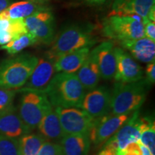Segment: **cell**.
Listing matches in <instances>:
<instances>
[{
    "label": "cell",
    "instance_id": "44dd1931",
    "mask_svg": "<svg viewBox=\"0 0 155 155\" xmlns=\"http://www.w3.org/2000/svg\"><path fill=\"white\" fill-rule=\"evenodd\" d=\"M77 76L85 90H92L98 86L101 75L98 63L93 51L90 53L80 69L78 71Z\"/></svg>",
    "mask_w": 155,
    "mask_h": 155
},
{
    "label": "cell",
    "instance_id": "f1b7e54d",
    "mask_svg": "<svg viewBox=\"0 0 155 155\" xmlns=\"http://www.w3.org/2000/svg\"><path fill=\"white\" fill-rule=\"evenodd\" d=\"M38 155H63L59 143L45 141L42 145Z\"/></svg>",
    "mask_w": 155,
    "mask_h": 155
},
{
    "label": "cell",
    "instance_id": "d6986e66",
    "mask_svg": "<svg viewBox=\"0 0 155 155\" xmlns=\"http://www.w3.org/2000/svg\"><path fill=\"white\" fill-rule=\"evenodd\" d=\"M90 48H83L60 56L55 61V72L75 73L86 60Z\"/></svg>",
    "mask_w": 155,
    "mask_h": 155
},
{
    "label": "cell",
    "instance_id": "d6a6232c",
    "mask_svg": "<svg viewBox=\"0 0 155 155\" xmlns=\"http://www.w3.org/2000/svg\"><path fill=\"white\" fill-rule=\"evenodd\" d=\"M11 0H0V13L10 5Z\"/></svg>",
    "mask_w": 155,
    "mask_h": 155
},
{
    "label": "cell",
    "instance_id": "83f0119b",
    "mask_svg": "<svg viewBox=\"0 0 155 155\" xmlns=\"http://www.w3.org/2000/svg\"><path fill=\"white\" fill-rule=\"evenodd\" d=\"M8 32L12 37V39L20 35L28 32L25 26L24 19H9Z\"/></svg>",
    "mask_w": 155,
    "mask_h": 155
},
{
    "label": "cell",
    "instance_id": "1f68e13d",
    "mask_svg": "<svg viewBox=\"0 0 155 155\" xmlns=\"http://www.w3.org/2000/svg\"><path fill=\"white\" fill-rule=\"evenodd\" d=\"M146 78L144 80L149 86H152L155 82V61L148 63L146 68Z\"/></svg>",
    "mask_w": 155,
    "mask_h": 155
},
{
    "label": "cell",
    "instance_id": "2e32d148",
    "mask_svg": "<svg viewBox=\"0 0 155 155\" xmlns=\"http://www.w3.org/2000/svg\"><path fill=\"white\" fill-rule=\"evenodd\" d=\"M24 123L16 108L0 115V134L9 138L18 139L23 135L32 132Z\"/></svg>",
    "mask_w": 155,
    "mask_h": 155
},
{
    "label": "cell",
    "instance_id": "836d02e7",
    "mask_svg": "<svg viewBox=\"0 0 155 155\" xmlns=\"http://www.w3.org/2000/svg\"><path fill=\"white\" fill-rule=\"evenodd\" d=\"M86 1L92 4H98V5H100V4L105 2L106 0H86Z\"/></svg>",
    "mask_w": 155,
    "mask_h": 155
},
{
    "label": "cell",
    "instance_id": "7c38bea8",
    "mask_svg": "<svg viewBox=\"0 0 155 155\" xmlns=\"http://www.w3.org/2000/svg\"><path fill=\"white\" fill-rule=\"evenodd\" d=\"M141 116L139 110L134 112L128 121L111 138L104 143L111 145L116 150H121L131 142L140 138Z\"/></svg>",
    "mask_w": 155,
    "mask_h": 155
},
{
    "label": "cell",
    "instance_id": "7402d4cb",
    "mask_svg": "<svg viewBox=\"0 0 155 155\" xmlns=\"http://www.w3.org/2000/svg\"><path fill=\"white\" fill-rule=\"evenodd\" d=\"M59 144L63 155H88L91 141L89 134H65Z\"/></svg>",
    "mask_w": 155,
    "mask_h": 155
},
{
    "label": "cell",
    "instance_id": "5b68a950",
    "mask_svg": "<svg viewBox=\"0 0 155 155\" xmlns=\"http://www.w3.org/2000/svg\"><path fill=\"white\" fill-rule=\"evenodd\" d=\"M103 33L119 42L144 38L142 18L136 15L111 13L103 22Z\"/></svg>",
    "mask_w": 155,
    "mask_h": 155
},
{
    "label": "cell",
    "instance_id": "7a4b0ae2",
    "mask_svg": "<svg viewBox=\"0 0 155 155\" xmlns=\"http://www.w3.org/2000/svg\"><path fill=\"white\" fill-rule=\"evenodd\" d=\"M95 25L81 23L68 25L60 32L48 53L55 61L60 56L83 48H90L98 42L94 34Z\"/></svg>",
    "mask_w": 155,
    "mask_h": 155
},
{
    "label": "cell",
    "instance_id": "cb8c5ba5",
    "mask_svg": "<svg viewBox=\"0 0 155 155\" xmlns=\"http://www.w3.org/2000/svg\"><path fill=\"white\" fill-rule=\"evenodd\" d=\"M46 140L40 134L28 133L18 139L21 155H38Z\"/></svg>",
    "mask_w": 155,
    "mask_h": 155
},
{
    "label": "cell",
    "instance_id": "ffe728a7",
    "mask_svg": "<svg viewBox=\"0 0 155 155\" xmlns=\"http://www.w3.org/2000/svg\"><path fill=\"white\" fill-rule=\"evenodd\" d=\"M155 0H114L112 14L136 15L144 19L154 7Z\"/></svg>",
    "mask_w": 155,
    "mask_h": 155
},
{
    "label": "cell",
    "instance_id": "603a6c76",
    "mask_svg": "<svg viewBox=\"0 0 155 155\" xmlns=\"http://www.w3.org/2000/svg\"><path fill=\"white\" fill-rule=\"evenodd\" d=\"M139 140L155 155V121L154 116H141L140 138Z\"/></svg>",
    "mask_w": 155,
    "mask_h": 155
},
{
    "label": "cell",
    "instance_id": "3957f363",
    "mask_svg": "<svg viewBox=\"0 0 155 155\" xmlns=\"http://www.w3.org/2000/svg\"><path fill=\"white\" fill-rule=\"evenodd\" d=\"M39 58L30 53L7 58L0 62V88H22L28 81Z\"/></svg>",
    "mask_w": 155,
    "mask_h": 155
},
{
    "label": "cell",
    "instance_id": "ba28073f",
    "mask_svg": "<svg viewBox=\"0 0 155 155\" xmlns=\"http://www.w3.org/2000/svg\"><path fill=\"white\" fill-rule=\"evenodd\" d=\"M133 113L126 114L110 113L108 115L95 119L94 125L89 133L91 143L95 146H98L107 141L130 119Z\"/></svg>",
    "mask_w": 155,
    "mask_h": 155
},
{
    "label": "cell",
    "instance_id": "8fae6325",
    "mask_svg": "<svg viewBox=\"0 0 155 155\" xmlns=\"http://www.w3.org/2000/svg\"><path fill=\"white\" fill-rule=\"evenodd\" d=\"M81 108L94 119L108 115L111 110V91L105 86L90 90L83 97Z\"/></svg>",
    "mask_w": 155,
    "mask_h": 155
},
{
    "label": "cell",
    "instance_id": "4316f807",
    "mask_svg": "<svg viewBox=\"0 0 155 155\" xmlns=\"http://www.w3.org/2000/svg\"><path fill=\"white\" fill-rule=\"evenodd\" d=\"M0 155H21L18 139L0 134Z\"/></svg>",
    "mask_w": 155,
    "mask_h": 155
},
{
    "label": "cell",
    "instance_id": "4dcf8cb0",
    "mask_svg": "<svg viewBox=\"0 0 155 155\" xmlns=\"http://www.w3.org/2000/svg\"><path fill=\"white\" fill-rule=\"evenodd\" d=\"M142 21L144 25V37L155 42V22L151 21L147 18L143 19Z\"/></svg>",
    "mask_w": 155,
    "mask_h": 155
},
{
    "label": "cell",
    "instance_id": "30bf717a",
    "mask_svg": "<svg viewBox=\"0 0 155 155\" xmlns=\"http://www.w3.org/2000/svg\"><path fill=\"white\" fill-rule=\"evenodd\" d=\"M116 57V72L114 78L116 82L129 83L137 82L144 78L142 68L126 50L114 48Z\"/></svg>",
    "mask_w": 155,
    "mask_h": 155
},
{
    "label": "cell",
    "instance_id": "277c9868",
    "mask_svg": "<svg viewBox=\"0 0 155 155\" xmlns=\"http://www.w3.org/2000/svg\"><path fill=\"white\" fill-rule=\"evenodd\" d=\"M148 85L144 79L137 82H116L111 91V110L113 114H126L139 110L147 98Z\"/></svg>",
    "mask_w": 155,
    "mask_h": 155
},
{
    "label": "cell",
    "instance_id": "4fadbf2b",
    "mask_svg": "<svg viewBox=\"0 0 155 155\" xmlns=\"http://www.w3.org/2000/svg\"><path fill=\"white\" fill-rule=\"evenodd\" d=\"M55 60L48 55L39 59L33 72L21 89L43 91L55 75Z\"/></svg>",
    "mask_w": 155,
    "mask_h": 155
},
{
    "label": "cell",
    "instance_id": "8992f818",
    "mask_svg": "<svg viewBox=\"0 0 155 155\" xmlns=\"http://www.w3.org/2000/svg\"><path fill=\"white\" fill-rule=\"evenodd\" d=\"M22 92L18 108L19 116L32 131L37 129L42 116L52 107L43 91L17 90Z\"/></svg>",
    "mask_w": 155,
    "mask_h": 155
},
{
    "label": "cell",
    "instance_id": "6da1fadb",
    "mask_svg": "<svg viewBox=\"0 0 155 155\" xmlns=\"http://www.w3.org/2000/svg\"><path fill=\"white\" fill-rule=\"evenodd\" d=\"M43 91L53 108H81L86 94L76 73L64 72L54 75Z\"/></svg>",
    "mask_w": 155,
    "mask_h": 155
},
{
    "label": "cell",
    "instance_id": "ac0fdd59",
    "mask_svg": "<svg viewBox=\"0 0 155 155\" xmlns=\"http://www.w3.org/2000/svg\"><path fill=\"white\" fill-rule=\"evenodd\" d=\"M37 129L46 141L59 143L65 135L59 118L53 106L45 113Z\"/></svg>",
    "mask_w": 155,
    "mask_h": 155
},
{
    "label": "cell",
    "instance_id": "484cf974",
    "mask_svg": "<svg viewBox=\"0 0 155 155\" xmlns=\"http://www.w3.org/2000/svg\"><path fill=\"white\" fill-rule=\"evenodd\" d=\"M17 91L0 88V115L13 110L14 99Z\"/></svg>",
    "mask_w": 155,
    "mask_h": 155
},
{
    "label": "cell",
    "instance_id": "5bb4252c",
    "mask_svg": "<svg viewBox=\"0 0 155 155\" xmlns=\"http://www.w3.org/2000/svg\"><path fill=\"white\" fill-rule=\"evenodd\" d=\"M114 44L111 41L103 42L92 50L99 68L101 78L104 80L114 78L116 72Z\"/></svg>",
    "mask_w": 155,
    "mask_h": 155
},
{
    "label": "cell",
    "instance_id": "f546056e",
    "mask_svg": "<svg viewBox=\"0 0 155 155\" xmlns=\"http://www.w3.org/2000/svg\"><path fill=\"white\" fill-rule=\"evenodd\" d=\"M118 155H141V150L139 139L127 145L124 148L119 150Z\"/></svg>",
    "mask_w": 155,
    "mask_h": 155
},
{
    "label": "cell",
    "instance_id": "9a60e30c",
    "mask_svg": "<svg viewBox=\"0 0 155 155\" xmlns=\"http://www.w3.org/2000/svg\"><path fill=\"white\" fill-rule=\"evenodd\" d=\"M50 9L48 0H25L9 5L0 13V19H25L30 15Z\"/></svg>",
    "mask_w": 155,
    "mask_h": 155
},
{
    "label": "cell",
    "instance_id": "52a82bcc",
    "mask_svg": "<svg viewBox=\"0 0 155 155\" xmlns=\"http://www.w3.org/2000/svg\"><path fill=\"white\" fill-rule=\"evenodd\" d=\"M54 108L65 134H89L95 119L86 111L75 107Z\"/></svg>",
    "mask_w": 155,
    "mask_h": 155
},
{
    "label": "cell",
    "instance_id": "e0dca14e",
    "mask_svg": "<svg viewBox=\"0 0 155 155\" xmlns=\"http://www.w3.org/2000/svg\"><path fill=\"white\" fill-rule=\"evenodd\" d=\"M121 48L129 50L137 61L145 63L155 61V42L144 37L134 40L119 42Z\"/></svg>",
    "mask_w": 155,
    "mask_h": 155
},
{
    "label": "cell",
    "instance_id": "d4e9b609",
    "mask_svg": "<svg viewBox=\"0 0 155 155\" xmlns=\"http://www.w3.org/2000/svg\"><path fill=\"white\" fill-rule=\"evenodd\" d=\"M37 42H38L35 37L29 32H26L12 39L8 43L2 45L0 49L5 50L9 55H15Z\"/></svg>",
    "mask_w": 155,
    "mask_h": 155
},
{
    "label": "cell",
    "instance_id": "9c48e42d",
    "mask_svg": "<svg viewBox=\"0 0 155 155\" xmlns=\"http://www.w3.org/2000/svg\"><path fill=\"white\" fill-rule=\"evenodd\" d=\"M27 30L35 37L38 42L50 44L55 35V17L50 9L30 15L24 19Z\"/></svg>",
    "mask_w": 155,
    "mask_h": 155
}]
</instances>
